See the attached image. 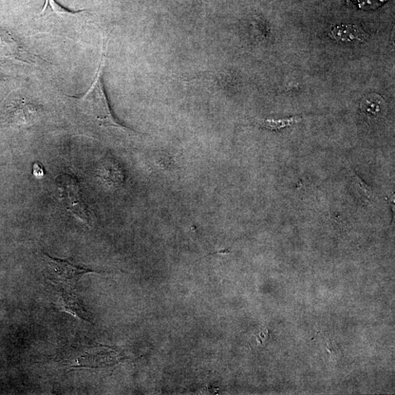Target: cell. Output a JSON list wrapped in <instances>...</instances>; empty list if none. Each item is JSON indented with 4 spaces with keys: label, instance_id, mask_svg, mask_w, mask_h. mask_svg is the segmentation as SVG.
I'll return each mask as SVG.
<instances>
[{
    "label": "cell",
    "instance_id": "cell-11",
    "mask_svg": "<svg viewBox=\"0 0 395 395\" xmlns=\"http://www.w3.org/2000/svg\"><path fill=\"white\" fill-rule=\"evenodd\" d=\"M33 174L37 178H41L44 176V172L43 170V167L39 163L34 164Z\"/></svg>",
    "mask_w": 395,
    "mask_h": 395
},
{
    "label": "cell",
    "instance_id": "cell-2",
    "mask_svg": "<svg viewBox=\"0 0 395 395\" xmlns=\"http://www.w3.org/2000/svg\"><path fill=\"white\" fill-rule=\"evenodd\" d=\"M61 199L67 211L87 225L90 222V213L81 193L79 180L70 174H63L56 179Z\"/></svg>",
    "mask_w": 395,
    "mask_h": 395
},
{
    "label": "cell",
    "instance_id": "cell-8",
    "mask_svg": "<svg viewBox=\"0 0 395 395\" xmlns=\"http://www.w3.org/2000/svg\"><path fill=\"white\" fill-rule=\"evenodd\" d=\"M49 12L50 15H54L56 17L65 20L70 17H77L79 15L86 12V11H70L60 5L56 0H46L45 5L42 11L39 13V16L44 15L46 12Z\"/></svg>",
    "mask_w": 395,
    "mask_h": 395
},
{
    "label": "cell",
    "instance_id": "cell-1",
    "mask_svg": "<svg viewBox=\"0 0 395 395\" xmlns=\"http://www.w3.org/2000/svg\"><path fill=\"white\" fill-rule=\"evenodd\" d=\"M106 48L101 64L91 87L80 98L68 97L70 103L81 115L93 124L102 127H113L127 131L128 129L120 124L113 116L109 107L103 82Z\"/></svg>",
    "mask_w": 395,
    "mask_h": 395
},
{
    "label": "cell",
    "instance_id": "cell-6",
    "mask_svg": "<svg viewBox=\"0 0 395 395\" xmlns=\"http://www.w3.org/2000/svg\"><path fill=\"white\" fill-rule=\"evenodd\" d=\"M60 294V305L63 311L84 321L89 322L92 321L89 313L82 306L76 294L65 289L61 290Z\"/></svg>",
    "mask_w": 395,
    "mask_h": 395
},
{
    "label": "cell",
    "instance_id": "cell-9",
    "mask_svg": "<svg viewBox=\"0 0 395 395\" xmlns=\"http://www.w3.org/2000/svg\"><path fill=\"white\" fill-rule=\"evenodd\" d=\"M295 122H296V118H292L291 120H279V121L265 120H258V123L261 127L272 130H279L280 128H284L287 126L291 125Z\"/></svg>",
    "mask_w": 395,
    "mask_h": 395
},
{
    "label": "cell",
    "instance_id": "cell-5",
    "mask_svg": "<svg viewBox=\"0 0 395 395\" xmlns=\"http://www.w3.org/2000/svg\"><path fill=\"white\" fill-rule=\"evenodd\" d=\"M0 53L23 62L31 61V56L10 33L0 28Z\"/></svg>",
    "mask_w": 395,
    "mask_h": 395
},
{
    "label": "cell",
    "instance_id": "cell-10",
    "mask_svg": "<svg viewBox=\"0 0 395 395\" xmlns=\"http://www.w3.org/2000/svg\"><path fill=\"white\" fill-rule=\"evenodd\" d=\"M387 1V0H357L359 7L364 10L378 8Z\"/></svg>",
    "mask_w": 395,
    "mask_h": 395
},
{
    "label": "cell",
    "instance_id": "cell-7",
    "mask_svg": "<svg viewBox=\"0 0 395 395\" xmlns=\"http://www.w3.org/2000/svg\"><path fill=\"white\" fill-rule=\"evenodd\" d=\"M360 107L363 114L372 120L381 118L387 110L386 102L377 94H370L366 96L363 100Z\"/></svg>",
    "mask_w": 395,
    "mask_h": 395
},
{
    "label": "cell",
    "instance_id": "cell-3",
    "mask_svg": "<svg viewBox=\"0 0 395 395\" xmlns=\"http://www.w3.org/2000/svg\"><path fill=\"white\" fill-rule=\"evenodd\" d=\"M48 273L54 280L63 282L66 284L73 285L87 273H101L85 267L76 265L69 260L53 258L44 253Z\"/></svg>",
    "mask_w": 395,
    "mask_h": 395
},
{
    "label": "cell",
    "instance_id": "cell-4",
    "mask_svg": "<svg viewBox=\"0 0 395 395\" xmlns=\"http://www.w3.org/2000/svg\"><path fill=\"white\" fill-rule=\"evenodd\" d=\"M330 35L339 44L362 43L367 39L366 33L362 28L352 25L335 26L331 30Z\"/></svg>",
    "mask_w": 395,
    "mask_h": 395
}]
</instances>
